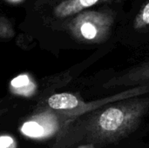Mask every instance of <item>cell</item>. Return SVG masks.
<instances>
[{
    "label": "cell",
    "instance_id": "9",
    "mask_svg": "<svg viewBox=\"0 0 149 148\" xmlns=\"http://www.w3.org/2000/svg\"><path fill=\"white\" fill-rule=\"evenodd\" d=\"M75 148H95V147L91 143H85V144H80L77 146Z\"/></svg>",
    "mask_w": 149,
    "mask_h": 148
},
{
    "label": "cell",
    "instance_id": "2",
    "mask_svg": "<svg viewBox=\"0 0 149 148\" xmlns=\"http://www.w3.org/2000/svg\"><path fill=\"white\" fill-rule=\"evenodd\" d=\"M115 15L110 10H90L79 14L73 21V31L83 42L100 44L106 41L114 24Z\"/></svg>",
    "mask_w": 149,
    "mask_h": 148
},
{
    "label": "cell",
    "instance_id": "6",
    "mask_svg": "<svg viewBox=\"0 0 149 148\" xmlns=\"http://www.w3.org/2000/svg\"><path fill=\"white\" fill-rule=\"evenodd\" d=\"M120 148H149V140H148L146 136Z\"/></svg>",
    "mask_w": 149,
    "mask_h": 148
},
{
    "label": "cell",
    "instance_id": "4",
    "mask_svg": "<svg viewBox=\"0 0 149 148\" xmlns=\"http://www.w3.org/2000/svg\"><path fill=\"white\" fill-rule=\"evenodd\" d=\"M22 133L31 138H45V131L42 125L37 121L25 122L22 128Z\"/></svg>",
    "mask_w": 149,
    "mask_h": 148
},
{
    "label": "cell",
    "instance_id": "7",
    "mask_svg": "<svg viewBox=\"0 0 149 148\" xmlns=\"http://www.w3.org/2000/svg\"><path fill=\"white\" fill-rule=\"evenodd\" d=\"M29 84V79L27 76H19L16 79H14L11 81V85L12 86L16 87V88H20V87H24L25 85H27Z\"/></svg>",
    "mask_w": 149,
    "mask_h": 148
},
{
    "label": "cell",
    "instance_id": "10",
    "mask_svg": "<svg viewBox=\"0 0 149 148\" xmlns=\"http://www.w3.org/2000/svg\"><path fill=\"white\" fill-rule=\"evenodd\" d=\"M11 1H19V0H11Z\"/></svg>",
    "mask_w": 149,
    "mask_h": 148
},
{
    "label": "cell",
    "instance_id": "1",
    "mask_svg": "<svg viewBox=\"0 0 149 148\" xmlns=\"http://www.w3.org/2000/svg\"><path fill=\"white\" fill-rule=\"evenodd\" d=\"M149 133L148 93L107 104L70 120L56 135L52 148H120Z\"/></svg>",
    "mask_w": 149,
    "mask_h": 148
},
{
    "label": "cell",
    "instance_id": "3",
    "mask_svg": "<svg viewBox=\"0 0 149 148\" xmlns=\"http://www.w3.org/2000/svg\"><path fill=\"white\" fill-rule=\"evenodd\" d=\"M141 85H149V62L111 79L105 85L107 88L136 87Z\"/></svg>",
    "mask_w": 149,
    "mask_h": 148
},
{
    "label": "cell",
    "instance_id": "8",
    "mask_svg": "<svg viewBox=\"0 0 149 148\" xmlns=\"http://www.w3.org/2000/svg\"><path fill=\"white\" fill-rule=\"evenodd\" d=\"M14 143V140L10 136H1L0 137V148H9Z\"/></svg>",
    "mask_w": 149,
    "mask_h": 148
},
{
    "label": "cell",
    "instance_id": "5",
    "mask_svg": "<svg viewBox=\"0 0 149 148\" xmlns=\"http://www.w3.org/2000/svg\"><path fill=\"white\" fill-rule=\"evenodd\" d=\"M134 26L139 31H149V2H148L138 12Z\"/></svg>",
    "mask_w": 149,
    "mask_h": 148
}]
</instances>
